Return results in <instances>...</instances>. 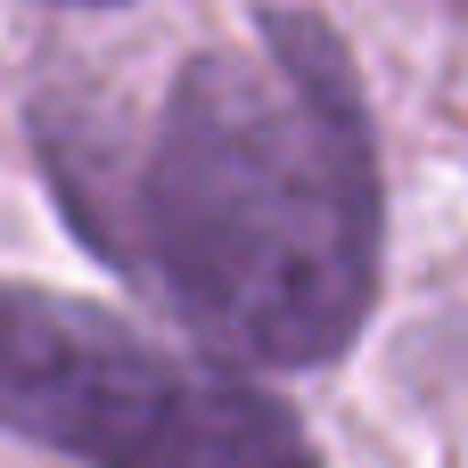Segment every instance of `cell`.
<instances>
[{
  "mask_svg": "<svg viewBox=\"0 0 468 468\" xmlns=\"http://www.w3.org/2000/svg\"><path fill=\"white\" fill-rule=\"evenodd\" d=\"M0 428L82 468H321L263 387L16 280H0Z\"/></svg>",
  "mask_w": 468,
  "mask_h": 468,
  "instance_id": "cell-2",
  "label": "cell"
},
{
  "mask_svg": "<svg viewBox=\"0 0 468 468\" xmlns=\"http://www.w3.org/2000/svg\"><path fill=\"white\" fill-rule=\"evenodd\" d=\"M82 230L214 354L337 362L387 263V181L346 41L263 8L255 41L197 49L123 173H58Z\"/></svg>",
  "mask_w": 468,
  "mask_h": 468,
  "instance_id": "cell-1",
  "label": "cell"
},
{
  "mask_svg": "<svg viewBox=\"0 0 468 468\" xmlns=\"http://www.w3.org/2000/svg\"><path fill=\"white\" fill-rule=\"evenodd\" d=\"M74 8H107V0H74Z\"/></svg>",
  "mask_w": 468,
  "mask_h": 468,
  "instance_id": "cell-3",
  "label": "cell"
}]
</instances>
